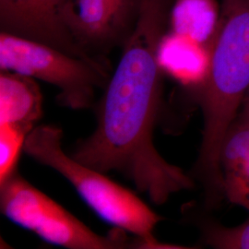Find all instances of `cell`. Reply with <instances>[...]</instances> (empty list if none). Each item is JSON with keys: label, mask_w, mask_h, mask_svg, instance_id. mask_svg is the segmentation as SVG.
Wrapping results in <instances>:
<instances>
[{"label": "cell", "mask_w": 249, "mask_h": 249, "mask_svg": "<svg viewBox=\"0 0 249 249\" xmlns=\"http://www.w3.org/2000/svg\"><path fill=\"white\" fill-rule=\"evenodd\" d=\"M168 5L169 0H141L133 30L95 105L96 126L71 153L92 169L122 175L156 205L194 187L192 178L160 155L153 140L162 99L158 48Z\"/></svg>", "instance_id": "obj_1"}, {"label": "cell", "mask_w": 249, "mask_h": 249, "mask_svg": "<svg viewBox=\"0 0 249 249\" xmlns=\"http://www.w3.org/2000/svg\"><path fill=\"white\" fill-rule=\"evenodd\" d=\"M211 52L209 76L196 89L204 127L194 169L209 205L223 193L222 147L249 90V0H223Z\"/></svg>", "instance_id": "obj_2"}, {"label": "cell", "mask_w": 249, "mask_h": 249, "mask_svg": "<svg viewBox=\"0 0 249 249\" xmlns=\"http://www.w3.org/2000/svg\"><path fill=\"white\" fill-rule=\"evenodd\" d=\"M62 129L53 124L36 126L27 135L23 151L38 163L66 178L89 208L115 228L146 242L147 249H184L164 244L154 235L163 218L131 190L75 160L63 149Z\"/></svg>", "instance_id": "obj_3"}, {"label": "cell", "mask_w": 249, "mask_h": 249, "mask_svg": "<svg viewBox=\"0 0 249 249\" xmlns=\"http://www.w3.org/2000/svg\"><path fill=\"white\" fill-rule=\"evenodd\" d=\"M0 71L17 72L58 89L60 107L84 110L93 107L96 89H106L110 68L105 60L85 59L53 46L0 32Z\"/></svg>", "instance_id": "obj_4"}, {"label": "cell", "mask_w": 249, "mask_h": 249, "mask_svg": "<svg viewBox=\"0 0 249 249\" xmlns=\"http://www.w3.org/2000/svg\"><path fill=\"white\" fill-rule=\"evenodd\" d=\"M141 0H64L60 16L74 41L90 56L124 45L139 15Z\"/></svg>", "instance_id": "obj_5"}, {"label": "cell", "mask_w": 249, "mask_h": 249, "mask_svg": "<svg viewBox=\"0 0 249 249\" xmlns=\"http://www.w3.org/2000/svg\"><path fill=\"white\" fill-rule=\"evenodd\" d=\"M63 1L0 0V32L53 46L77 57L96 59L77 45L63 24Z\"/></svg>", "instance_id": "obj_6"}, {"label": "cell", "mask_w": 249, "mask_h": 249, "mask_svg": "<svg viewBox=\"0 0 249 249\" xmlns=\"http://www.w3.org/2000/svg\"><path fill=\"white\" fill-rule=\"evenodd\" d=\"M33 232L53 246L69 249H142L143 242L126 231L116 228L108 235H101L68 212L51 197L45 205Z\"/></svg>", "instance_id": "obj_7"}, {"label": "cell", "mask_w": 249, "mask_h": 249, "mask_svg": "<svg viewBox=\"0 0 249 249\" xmlns=\"http://www.w3.org/2000/svg\"><path fill=\"white\" fill-rule=\"evenodd\" d=\"M211 50L189 37L171 31L160 39L158 61L163 73L183 86L196 89L209 76Z\"/></svg>", "instance_id": "obj_8"}, {"label": "cell", "mask_w": 249, "mask_h": 249, "mask_svg": "<svg viewBox=\"0 0 249 249\" xmlns=\"http://www.w3.org/2000/svg\"><path fill=\"white\" fill-rule=\"evenodd\" d=\"M43 93L36 79L17 72H0V124L30 133L42 118Z\"/></svg>", "instance_id": "obj_9"}, {"label": "cell", "mask_w": 249, "mask_h": 249, "mask_svg": "<svg viewBox=\"0 0 249 249\" xmlns=\"http://www.w3.org/2000/svg\"><path fill=\"white\" fill-rule=\"evenodd\" d=\"M223 193L249 211V122L238 120L226 135L221 152Z\"/></svg>", "instance_id": "obj_10"}, {"label": "cell", "mask_w": 249, "mask_h": 249, "mask_svg": "<svg viewBox=\"0 0 249 249\" xmlns=\"http://www.w3.org/2000/svg\"><path fill=\"white\" fill-rule=\"evenodd\" d=\"M49 196L40 191L18 169L0 182L1 213L23 229L33 231Z\"/></svg>", "instance_id": "obj_11"}, {"label": "cell", "mask_w": 249, "mask_h": 249, "mask_svg": "<svg viewBox=\"0 0 249 249\" xmlns=\"http://www.w3.org/2000/svg\"><path fill=\"white\" fill-rule=\"evenodd\" d=\"M221 12L215 0H176L170 14L172 32L212 49Z\"/></svg>", "instance_id": "obj_12"}, {"label": "cell", "mask_w": 249, "mask_h": 249, "mask_svg": "<svg viewBox=\"0 0 249 249\" xmlns=\"http://www.w3.org/2000/svg\"><path fill=\"white\" fill-rule=\"evenodd\" d=\"M205 245L218 249H249V220L235 227H225L218 223L200 224Z\"/></svg>", "instance_id": "obj_13"}, {"label": "cell", "mask_w": 249, "mask_h": 249, "mask_svg": "<svg viewBox=\"0 0 249 249\" xmlns=\"http://www.w3.org/2000/svg\"><path fill=\"white\" fill-rule=\"evenodd\" d=\"M28 133L15 126L0 124V182L18 169L20 151Z\"/></svg>", "instance_id": "obj_14"}, {"label": "cell", "mask_w": 249, "mask_h": 249, "mask_svg": "<svg viewBox=\"0 0 249 249\" xmlns=\"http://www.w3.org/2000/svg\"><path fill=\"white\" fill-rule=\"evenodd\" d=\"M239 119L249 122V90L243 102V111Z\"/></svg>", "instance_id": "obj_15"}]
</instances>
